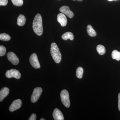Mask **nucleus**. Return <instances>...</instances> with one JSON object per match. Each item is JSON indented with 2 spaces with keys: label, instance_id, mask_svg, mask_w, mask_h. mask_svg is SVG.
<instances>
[{
  "label": "nucleus",
  "instance_id": "obj_26",
  "mask_svg": "<svg viewBox=\"0 0 120 120\" xmlns=\"http://www.w3.org/2000/svg\"><path fill=\"white\" fill-rule=\"evenodd\" d=\"M107 0L109 1H112L116 0Z\"/></svg>",
  "mask_w": 120,
  "mask_h": 120
},
{
  "label": "nucleus",
  "instance_id": "obj_21",
  "mask_svg": "<svg viewBox=\"0 0 120 120\" xmlns=\"http://www.w3.org/2000/svg\"><path fill=\"white\" fill-rule=\"evenodd\" d=\"M6 48L4 46H0V56H4L6 54Z\"/></svg>",
  "mask_w": 120,
  "mask_h": 120
},
{
  "label": "nucleus",
  "instance_id": "obj_22",
  "mask_svg": "<svg viewBox=\"0 0 120 120\" xmlns=\"http://www.w3.org/2000/svg\"><path fill=\"white\" fill-rule=\"evenodd\" d=\"M8 0H0V5L5 6L8 4Z\"/></svg>",
  "mask_w": 120,
  "mask_h": 120
},
{
  "label": "nucleus",
  "instance_id": "obj_2",
  "mask_svg": "<svg viewBox=\"0 0 120 120\" xmlns=\"http://www.w3.org/2000/svg\"><path fill=\"white\" fill-rule=\"evenodd\" d=\"M50 53L53 59L56 63L59 64L61 60V55L60 49L56 43L53 42L51 45Z\"/></svg>",
  "mask_w": 120,
  "mask_h": 120
},
{
  "label": "nucleus",
  "instance_id": "obj_15",
  "mask_svg": "<svg viewBox=\"0 0 120 120\" xmlns=\"http://www.w3.org/2000/svg\"><path fill=\"white\" fill-rule=\"evenodd\" d=\"M87 31L88 35L90 37H94L97 35L96 31L90 25H88L87 26Z\"/></svg>",
  "mask_w": 120,
  "mask_h": 120
},
{
  "label": "nucleus",
  "instance_id": "obj_19",
  "mask_svg": "<svg viewBox=\"0 0 120 120\" xmlns=\"http://www.w3.org/2000/svg\"><path fill=\"white\" fill-rule=\"evenodd\" d=\"M83 70L82 67H79L76 69V76L79 79H81L82 77Z\"/></svg>",
  "mask_w": 120,
  "mask_h": 120
},
{
  "label": "nucleus",
  "instance_id": "obj_25",
  "mask_svg": "<svg viewBox=\"0 0 120 120\" xmlns=\"http://www.w3.org/2000/svg\"><path fill=\"white\" fill-rule=\"evenodd\" d=\"M72 0L74 1H75L76 0ZM77 0L79 1H82L83 0Z\"/></svg>",
  "mask_w": 120,
  "mask_h": 120
},
{
  "label": "nucleus",
  "instance_id": "obj_9",
  "mask_svg": "<svg viewBox=\"0 0 120 120\" xmlns=\"http://www.w3.org/2000/svg\"><path fill=\"white\" fill-rule=\"evenodd\" d=\"M60 11L61 13L67 15L69 18H72L74 16V14L70 10L69 7L67 6H63L60 9Z\"/></svg>",
  "mask_w": 120,
  "mask_h": 120
},
{
  "label": "nucleus",
  "instance_id": "obj_24",
  "mask_svg": "<svg viewBox=\"0 0 120 120\" xmlns=\"http://www.w3.org/2000/svg\"><path fill=\"white\" fill-rule=\"evenodd\" d=\"M118 109L120 112V93L118 95Z\"/></svg>",
  "mask_w": 120,
  "mask_h": 120
},
{
  "label": "nucleus",
  "instance_id": "obj_1",
  "mask_svg": "<svg viewBox=\"0 0 120 120\" xmlns=\"http://www.w3.org/2000/svg\"><path fill=\"white\" fill-rule=\"evenodd\" d=\"M33 30L35 34L41 36L43 33L42 19L41 14L38 13L35 16L33 20L32 25Z\"/></svg>",
  "mask_w": 120,
  "mask_h": 120
},
{
  "label": "nucleus",
  "instance_id": "obj_23",
  "mask_svg": "<svg viewBox=\"0 0 120 120\" xmlns=\"http://www.w3.org/2000/svg\"><path fill=\"white\" fill-rule=\"evenodd\" d=\"M37 120V116L35 114L33 113L30 116L28 120Z\"/></svg>",
  "mask_w": 120,
  "mask_h": 120
},
{
  "label": "nucleus",
  "instance_id": "obj_10",
  "mask_svg": "<svg viewBox=\"0 0 120 120\" xmlns=\"http://www.w3.org/2000/svg\"><path fill=\"white\" fill-rule=\"evenodd\" d=\"M57 20L58 22L62 27L65 26L67 23V19L65 15L62 13H59L57 16Z\"/></svg>",
  "mask_w": 120,
  "mask_h": 120
},
{
  "label": "nucleus",
  "instance_id": "obj_17",
  "mask_svg": "<svg viewBox=\"0 0 120 120\" xmlns=\"http://www.w3.org/2000/svg\"><path fill=\"white\" fill-rule=\"evenodd\" d=\"M112 58L113 59H116L117 61L120 60V52L116 50H114L112 53Z\"/></svg>",
  "mask_w": 120,
  "mask_h": 120
},
{
  "label": "nucleus",
  "instance_id": "obj_16",
  "mask_svg": "<svg viewBox=\"0 0 120 120\" xmlns=\"http://www.w3.org/2000/svg\"><path fill=\"white\" fill-rule=\"evenodd\" d=\"M97 52L99 54L102 55L105 53L106 50L105 47L101 45H99L97 47Z\"/></svg>",
  "mask_w": 120,
  "mask_h": 120
},
{
  "label": "nucleus",
  "instance_id": "obj_12",
  "mask_svg": "<svg viewBox=\"0 0 120 120\" xmlns=\"http://www.w3.org/2000/svg\"><path fill=\"white\" fill-rule=\"evenodd\" d=\"M9 90L7 87L2 88L0 91V101H2L9 94Z\"/></svg>",
  "mask_w": 120,
  "mask_h": 120
},
{
  "label": "nucleus",
  "instance_id": "obj_20",
  "mask_svg": "<svg viewBox=\"0 0 120 120\" xmlns=\"http://www.w3.org/2000/svg\"><path fill=\"white\" fill-rule=\"evenodd\" d=\"M14 5L17 7H20L23 4V0H11Z\"/></svg>",
  "mask_w": 120,
  "mask_h": 120
},
{
  "label": "nucleus",
  "instance_id": "obj_28",
  "mask_svg": "<svg viewBox=\"0 0 120 120\" xmlns=\"http://www.w3.org/2000/svg\"></svg>",
  "mask_w": 120,
  "mask_h": 120
},
{
  "label": "nucleus",
  "instance_id": "obj_3",
  "mask_svg": "<svg viewBox=\"0 0 120 120\" xmlns=\"http://www.w3.org/2000/svg\"><path fill=\"white\" fill-rule=\"evenodd\" d=\"M60 98L62 104L67 108L69 107L70 101L68 91L66 90H62L61 92Z\"/></svg>",
  "mask_w": 120,
  "mask_h": 120
},
{
  "label": "nucleus",
  "instance_id": "obj_7",
  "mask_svg": "<svg viewBox=\"0 0 120 120\" xmlns=\"http://www.w3.org/2000/svg\"><path fill=\"white\" fill-rule=\"evenodd\" d=\"M7 56L8 60L14 65H16L19 63V58L13 52H8L7 53Z\"/></svg>",
  "mask_w": 120,
  "mask_h": 120
},
{
  "label": "nucleus",
  "instance_id": "obj_4",
  "mask_svg": "<svg viewBox=\"0 0 120 120\" xmlns=\"http://www.w3.org/2000/svg\"><path fill=\"white\" fill-rule=\"evenodd\" d=\"M42 92V88L41 87H37L34 88L31 98V101L32 103H35L38 100Z\"/></svg>",
  "mask_w": 120,
  "mask_h": 120
},
{
  "label": "nucleus",
  "instance_id": "obj_27",
  "mask_svg": "<svg viewBox=\"0 0 120 120\" xmlns=\"http://www.w3.org/2000/svg\"><path fill=\"white\" fill-rule=\"evenodd\" d=\"M40 120H45V119H44V118H41V119Z\"/></svg>",
  "mask_w": 120,
  "mask_h": 120
},
{
  "label": "nucleus",
  "instance_id": "obj_5",
  "mask_svg": "<svg viewBox=\"0 0 120 120\" xmlns=\"http://www.w3.org/2000/svg\"><path fill=\"white\" fill-rule=\"evenodd\" d=\"M6 77L8 78L14 77L17 79H19L21 77V75L19 71L16 69H11L8 70L5 73Z\"/></svg>",
  "mask_w": 120,
  "mask_h": 120
},
{
  "label": "nucleus",
  "instance_id": "obj_13",
  "mask_svg": "<svg viewBox=\"0 0 120 120\" xmlns=\"http://www.w3.org/2000/svg\"><path fill=\"white\" fill-rule=\"evenodd\" d=\"M62 38L63 40L67 41L68 39L72 41L74 39V35L72 32H65L62 35Z\"/></svg>",
  "mask_w": 120,
  "mask_h": 120
},
{
  "label": "nucleus",
  "instance_id": "obj_11",
  "mask_svg": "<svg viewBox=\"0 0 120 120\" xmlns=\"http://www.w3.org/2000/svg\"><path fill=\"white\" fill-rule=\"evenodd\" d=\"M53 116L54 119L55 120H64V116L62 112L57 109H54L53 113Z\"/></svg>",
  "mask_w": 120,
  "mask_h": 120
},
{
  "label": "nucleus",
  "instance_id": "obj_14",
  "mask_svg": "<svg viewBox=\"0 0 120 120\" xmlns=\"http://www.w3.org/2000/svg\"><path fill=\"white\" fill-rule=\"evenodd\" d=\"M26 18L23 15H20L17 18V24L19 26H23L25 24L26 22Z\"/></svg>",
  "mask_w": 120,
  "mask_h": 120
},
{
  "label": "nucleus",
  "instance_id": "obj_6",
  "mask_svg": "<svg viewBox=\"0 0 120 120\" xmlns=\"http://www.w3.org/2000/svg\"><path fill=\"white\" fill-rule=\"evenodd\" d=\"M30 61L31 65L34 68L38 69L41 68V65L36 54L32 53L31 55L30 58Z\"/></svg>",
  "mask_w": 120,
  "mask_h": 120
},
{
  "label": "nucleus",
  "instance_id": "obj_8",
  "mask_svg": "<svg viewBox=\"0 0 120 120\" xmlns=\"http://www.w3.org/2000/svg\"><path fill=\"white\" fill-rule=\"evenodd\" d=\"M22 101L20 99H18L13 101L9 107L10 112H13L19 109L22 106Z\"/></svg>",
  "mask_w": 120,
  "mask_h": 120
},
{
  "label": "nucleus",
  "instance_id": "obj_18",
  "mask_svg": "<svg viewBox=\"0 0 120 120\" xmlns=\"http://www.w3.org/2000/svg\"><path fill=\"white\" fill-rule=\"evenodd\" d=\"M11 37L10 35L5 33H3L0 34V39L1 41H8L11 39Z\"/></svg>",
  "mask_w": 120,
  "mask_h": 120
}]
</instances>
